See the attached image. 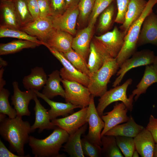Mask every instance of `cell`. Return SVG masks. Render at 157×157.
<instances>
[{"label": "cell", "mask_w": 157, "mask_h": 157, "mask_svg": "<svg viewBox=\"0 0 157 157\" xmlns=\"http://www.w3.org/2000/svg\"><path fill=\"white\" fill-rule=\"evenodd\" d=\"M0 122V135L9 143L11 149L21 157L30 156H25L24 150L25 145L29 141V134L32 132L29 123L18 116L14 118L6 117Z\"/></svg>", "instance_id": "cell-1"}, {"label": "cell", "mask_w": 157, "mask_h": 157, "mask_svg": "<svg viewBox=\"0 0 157 157\" xmlns=\"http://www.w3.org/2000/svg\"><path fill=\"white\" fill-rule=\"evenodd\" d=\"M69 136L66 131L56 126L52 133L44 139L30 136L28 143L35 157H65L59 152Z\"/></svg>", "instance_id": "cell-2"}, {"label": "cell", "mask_w": 157, "mask_h": 157, "mask_svg": "<svg viewBox=\"0 0 157 157\" xmlns=\"http://www.w3.org/2000/svg\"><path fill=\"white\" fill-rule=\"evenodd\" d=\"M157 0H148L140 17L129 28L125 36L122 47L116 58L120 67L136 51L137 42L143 22L146 17L153 11Z\"/></svg>", "instance_id": "cell-3"}, {"label": "cell", "mask_w": 157, "mask_h": 157, "mask_svg": "<svg viewBox=\"0 0 157 157\" xmlns=\"http://www.w3.org/2000/svg\"><path fill=\"white\" fill-rule=\"evenodd\" d=\"M119 68L116 58L110 57L99 69L91 74L87 87L91 94L94 97H100L104 94L107 91V85L110 78Z\"/></svg>", "instance_id": "cell-4"}, {"label": "cell", "mask_w": 157, "mask_h": 157, "mask_svg": "<svg viewBox=\"0 0 157 157\" xmlns=\"http://www.w3.org/2000/svg\"><path fill=\"white\" fill-rule=\"evenodd\" d=\"M131 78L127 79L122 85H117L107 91L99 99L97 110L101 117L103 115L105 108L113 102L121 101L125 105L128 110L131 112L133 109V96L131 94L128 97L126 91L128 87L132 83Z\"/></svg>", "instance_id": "cell-5"}, {"label": "cell", "mask_w": 157, "mask_h": 157, "mask_svg": "<svg viewBox=\"0 0 157 157\" xmlns=\"http://www.w3.org/2000/svg\"><path fill=\"white\" fill-rule=\"evenodd\" d=\"M155 56L154 51L149 49L136 51L120 67V69L117 73L118 76L113 83V87L119 85L126 73L131 69L152 64Z\"/></svg>", "instance_id": "cell-6"}, {"label": "cell", "mask_w": 157, "mask_h": 157, "mask_svg": "<svg viewBox=\"0 0 157 157\" xmlns=\"http://www.w3.org/2000/svg\"><path fill=\"white\" fill-rule=\"evenodd\" d=\"M66 102H69L82 108L87 107L89 104L91 94L87 87L77 82L63 79Z\"/></svg>", "instance_id": "cell-7"}, {"label": "cell", "mask_w": 157, "mask_h": 157, "mask_svg": "<svg viewBox=\"0 0 157 157\" xmlns=\"http://www.w3.org/2000/svg\"><path fill=\"white\" fill-rule=\"evenodd\" d=\"M94 97L91 95L88 106L86 121L89 126V131L87 135H85L90 141L101 147V133L104 128L105 123L97 112Z\"/></svg>", "instance_id": "cell-8"}, {"label": "cell", "mask_w": 157, "mask_h": 157, "mask_svg": "<svg viewBox=\"0 0 157 157\" xmlns=\"http://www.w3.org/2000/svg\"><path fill=\"white\" fill-rule=\"evenodd\" d=\"M46 47L63 65V67L60 71L63 79L77 82L88 87L90 80L88 76L76 69L65 58L63 53L53 48L48 46Z\"/></svg>", "instance_id": "cell-9"}, {"label": "cell", "mask_w": 157, "mask_h": 157, "mask_svg": "<svg viewBox=\"0 0 157 157\" xmlns=\"http://www.w3.org/2000/svg\"><path fill=\"white\" fill-rule=\"evenodd\" d=\"M126 34L115 26L111 31L95 36V39L103 45L112 57L116 58L122 47Z\"/></svg>", "instance_id": "cell-10"}, {"label": "cell", "mask_w": 157, "mask_h": 157, "mask_svg": "<svg viewBox=\"0 0 157 157\" xmlns=\"http://www.w3.org/2000/svg\"><path fill=\"white\" fill-rule=\"evenodd\" d=\"M54 29L52 17H39L21 27L20 30L29 35L37 37L43 43Z\"/></svg>", "instance_id": "cell-11"}, {"label": "cell", "mask_w": 157, "mask_h": 157, "mask_svg": "<svg viewBox=\"0 0 157 157\" xmlns=\"http://www.w3.org/2000/svg\"><path fill=\"white\" fill-rule=\"evenodd\" d=\"M88 107L82 108L79 111L68 116L51 120L53 124L72 134L87 123L86 116Z\"/></svg>", "instance_id": "cell-12"}, {"label": "cell", "mask_w": 157, "mask_h": 157, "mask_svg": "<svg viewBox=\"0 0 157 157\" xmlns=\"http://www.w3.org/2000/svg\"><path fill=\"white\" fill-rule=\"evenodd\" d=\"M79 15L78 6L67 8L61 14L52 17L54 28L65 31L72 35H75Z\"/></svg>", "instance_id": "cell-13"}, {"label": "cell", "mask_w": 157, "mask_h": 157, "mask_svg": "<svg viewBox=\"0 0 157 157\" xmlns=\"http://www.w3.org/2000/svg\"><path fill=\"white\" fill-rule=\"evenodd\" d=\"M12 84L14 93L11 96V100L12 104L16 110L17 116H30L31 112L28 108V105L31 100L33 99L35 92L31 90L21 91L16 81H14Z\"/></svg>", "instance_id": "cell-14"}, {"label": "cell", "mask_w": 157, "mask_h": 157, "mask_svg": "<svg viewBox=\"0 0 157 157\" xmlns=\"http://www.w3.org/2000/svg\"><path fill=\"white\" fill-rule=\"evenodd\" d=\"M128 110L123 102L117 103L112 110L102 115L101 117L104 122L105 126L101 132V137L114 126L128 121L130 118L127 115Z\"/></svg>", "instance_id": "cell-15"}, {"label": "cell", "mask_w": 157, "mask_h": 157, "mask_svg": "<svg viewBox=\"0 0 157 157\" xmlns=\"http://www.w3.org/2000/svg\"><path fill=\"white\" fill-rule=\"evenodd\" d=\"M150 44L157 46V15L153 11L144 19L137 42V46Z\"/></svg>", "instance_id": "cell-16"}, {"label": "cell", "mask_w": 157, "mask_h": 157, "mask_svg": "<svg viewBox=\"0 0 157 157\" xmlns=\"http://www.w3.org/2000/svg\"><path fill=\"white\" fill-rule=\"evenodd\" d=\"M110 57H111L99 42L95 39L91 41L87 63L90 75L99 69Z\"/></svg>", "instance_id": "cell-17"}, {"label": "cell", "mask_w": 157, "mask_h": 157, "mask_svg": "<svg viewBox=\"0 0 157 157\" xmlns=\"http://www.w3.org/2000/svg\"><path fill=\"white\" fill-rule=\"evenodd\" d=\"M73 38L70 34L54 28L43 45L53 48L63 53L72 49Z\"/></svg>", "instance_id": "cell-18"}, {"label": "cell", "mask_w": 157, "mask_h": 157, "mask_svg": "<svg viewBox=\"0 0 157 157\" xmlns=\"http://www.w3.org/2000/svg\"><path fill=\"white\" fill-rule=\"evenodd\" d=\"M93 28L88 25L79 31L73 38L72 49L86 60L89 56Z\"/></svg>", "instance_id": "cell-19"}, {"label": "cell", "mask_w": 157, "mask_h": 157, "mask_svg": "<svg viewBox=\"0 0 157 157\" xmlns=\"http://www.w3.org/2000/svg\"><path fill=\"white\" fill-rule=\"evenodd\" d=\"M135 149L142 157H153L156 143L146 128L134 138Z\"/></svg>", "instance_id": "cell-20"}, {"label": "cell", "mask_w": 157, "mask_h": 157, "mask_svg": "<svg viewBox=\"0 0 157 157\" xmlns=\"http://www.w3.org/2000/svg\"><path fill=\"white\" fill-rule=\"evenodd\" d=\"M33 91L38 97L43 99L50 106V109L48 112L51 120L60 116H67L68 114L72 113L75 108H82L80 106L74 105L69 102L64 103L52 101L38 91Z\"/></svg>", "instance_id": "cell-21"}, {"label": "cell", "mask_w": 157, "mask_h": 157, "mask_svg": "<svg viewBox=\"0 0 157 157\" xmlns=\"http://www.w3.org/2000/svg\"><path fill=\"white\" fill-rule=\"evenodd\" d=\"M37 97L35 93L33 99L35 103L34 108L35 120L34 123L31 127L32 132L37 129H39V133L41 132L45 129H54L56 126L50 121L48 112V110L42 105Z\"/></svg>", "instance_id": "cell-22"}, {"label": "cell", "mask_w": 157, "mask_h": 157, "mask_svg": "<svg viewBox=\"0 0 157 157\" xmlns=\"http://www.w3.org/2000/svg\"><path fill=\"white\" fill-rule=\"evenodd\" d=\"M146 0H131L126 13L124 21L119 28L126 34L129 28L141 16L147 5Z\"/></svg>", "instance_id": "cell-23"}, {"label": "cell", "mask_w": 157, "mask_h": 157, "mask_svg": "<svg viewBox=\"0 0 157 157\" xmlns=\"http://www.w3.org/2000/svg\"><path fill=\"white\" fill-rule=\"evenodd\" d=\"M88 123H86L74 133L69 135L65 144L63 146V150L70 157H84L82 150L81 136L86 131Z\"/></svg>", "instance_id": "cell-24"}, {"label": "cell", "mask_w": 157, "mask_h": 157, "mask_svg": "<svg viewBox=\"0 0 157 157\" xmlns=\"http://www.w3.org/2000/svg\"><path fill=\"white\" fill-rule=\"evenodd\" d=\"M47 78L43 68L41 67H35L31 69L29 74L24 77L22 83L27 90L39 91L45 85Z\"/></svg>", "instance_id": "cell-25"}, {"label": "cell", "mask_w": 157, "mask_h": 157, "mask_svg": "<svg viewBox=\"0 0 157 157\" xmlns=\"http://www.w3.org/2000/svg\"><path fill=\"white\" fill-rule=\"evenodd\" d=\"M2 23L0 26L19 29L21 28L13 1L1 2Z\"/></svg>", "instance_id": "cell-26"}, {"label": "cell", "mask_w": 157, "mask_h": 157, "mask_svg": "<svg viewBox=\"0 0 157 157\" xmlns=\"http://www.w3.org/2000/svg\"><path fill=\"white\" fill-rule=\"evenodd\" d=\"M48 77L42 93L50 99L58 95L64 98L65 92L60 84L63 79L60 71L57 70L53 71L48 75Z\"/></svg>", "instance_id": "cell-27"}, {"label": "cell", "mask_w": 157, "mask_h": 157, "mask_svg": "<svg viewBox=\"0 0 157 157\" xmlns=\"http://www.w3.org/2000/svg\"><path fill=\"white\" fill-rule=\"evenodd\" d=\"M144 128L142 126L137 124L133 117L131 116L128 121L114 126L108 131L104 135L134 138Z\"/></svg>", "instance_id": "cell-28"}, {"label": "cell", "mask_w": 157, "mask_h": 157, "mask_svg": "<svg viewBox=\"0 0 157 157\" xmlns=\"http://www.w3.org/2000/svg\"><path fill=\"white\" fill-rule=\"evenodd\" d=\"M157 83V72L152 64L146 65L143 76L133 90L131 94L135 96L136 101L141 94L146 93L147 88L152 84Z\"/></svg>", "instance_id": "cell-29"}, {"label": "cell", "mask_w": 157, "mask_h": 157, "mask_svg": "<svg viewBox=\"0 0 157 157\" xmlns=\"http://www.w3.org/2000/svg\"><path fill=\"white\" fill-rule=\"evenodd\" d=\"M41 45L31 41L19 40L0 44V55L12 54L24 49H33Z\"/></svg>", "instance_id": "cell-30"}, {"label": "cell", "mask_w": 157, "mask_h": 157, "mask_svg": "<svg viewBox=\"0 0 157 157\" xmlns=\"http://www.w3.org/2000/svg\"><path fill=\"white\" fill-rule=\"evenodd\" d=\"M102 156L124 157L118 146L115 136L104 135L101 137Z\"/></svg>", "instance_id": "cell-31"}, {"label": "cell", "mask_w": 157, "mask_h": 157, "mask_svg": "<svg viewBox=\"0 0 157 157\" xmlns=\"http://www.w3.org/2000/svg\"><path fill=\"white\" fill-rule=\"evenodd\" d=\"M13 38L27 40L43 45L42 42L36 37L29 35L19 29L10 28L0 26V38Z\"/></svg>", "instance_id": "cell-32"}, {"label": "cell", "mask_w": 157, "mask_h": 157, "mask_svg": "<svg viewBox=\"0 0 157 157\" xmlns=\"http://www.w3.org/2000/svg\"><path fill=\"white\" fill-rule=\"evenodd\" d=\"M21 27L34 20L29 10L27 0H13Z\"/></svg>", "instance_id": "cell-33"}, {"label": "cell", "mask_w": 157, "mask_h": 157, "mask_svg": "<svg viewBox=\"0 0 157 157\" xmlns=\"http://www.w3.org/2000/svg\"><path fill=\"white\" fill-rule=\"evenodd\" d=\"M63 54L76 69L89 77L90 73L88 67L86 60L73 49L63 53Z\"/></svg>", "instance_id": "cell-34"}, {"label": "cell", "mask_w": 157, "mask_h": 157, "mask_svg": "<svg viewBox=\"0 0 157 157\" xmlns=\"http://www.w3.org/2000/svg\"><path fill=\"white\" fill-rule=\"evenodd\" d=\"M114 13V6L111 4L101 14L97 27L99 32L104 33L108 30L112 24Z\"/></svg>", "instance_id": "cell-35"}, {"label": "cell", "mask_w": 157, "mask_h": 157, "mask_svg": "<svg viewBox=\"0 0 157 157\" xmlns=\"http://www.w3.org/2000/svg\"><path fill=\"white\" fill-rule=\"evenodd\" d=\"M9 91L4 88L0 89V113L7 115L10 118L17 116L16 110L10 105L8 101Z\"/></svg>", "instance_id": "cell-36"}, {"label": "cell", "mask_w": 157, "mask_h": 157, "mask_svg": "<svg viewBox=\"0 0 157 157\" xmlns=\"http://www.w3.org/2000/svg\"><path fill=\"white\" fill-rule=\"evenodd\" d=\"M117 144L125 157H132L135 150L134 138L124 136H115Z\"/></svg>", "instance_id": "cell-37"}, {"label": "cell", "mask_w": 157, "mask_h": 157, "mask_svg": "<svg viewBox=\"0 0 157 157\" xmlns=\"http://www.w3.org/2000/svg\"><path fill=\"white\" fill-rule=\"evenodd\" d=\"M81 146L85 156L100 157L102 156L101 146L88 140L85 135L81 139Z\"/></svg>", "instance_id": "cell-38"}, {"label": "cell", "mask_w": 157, "mask_h": 157, "mask_svg": "<svg viewBox=\"0 0 157 157\" xmlns=\"http://www.w3.org/2000/svg\"><path fill=\"white\" fill-rule=\"evenodd\" d=\"M113 0H95L88 25L94 27L98 17L111 4Z\"/></svg>", "instance_id": "cell-39"}, {"label": "cell", "mask_w": 157, "mask_h": 157, "mask_svg": "<svg viewBox=\"0 0 157 157\" xmlns=\"http://www.w3.org/2000/svg\"><path fill=\"white\" fill-rule=\"evenodd\" d=\"M95 0H79L78 6L79 17L84 22L87 20L93 10Z\"/></svg>", "instance_id": "cell-40"}, {"label": "cell", "mask_w": 157, "mask_h": 157, "mask_svg": "<svg viewBox=\"0 0 157 157\" xmlns=\"http://www.w3.org/2000/svg\"><path fill=\"white\" fill-rule=\"evenodd\" d=\"M131 0H116L117 13L115 22L122 24L124 22L125 15Z\"/></svg>", "instance_id": "cell-41"}, {"label": "cell", "mask_w": 157, "mask_h": 157, "mask_svg": "<svg viewBox=\"0 0 157 157\" xmlns=\"http://www.w3.org/2000/svg\"><path fill=\"white\" fill-rule=\"evenodd\" d=\"M52 17L63 13L66 9L65 0H50Z\"/></svg>", "instance_id": "cell-42"}, {"label": "cell", "mask_w": 157, "mask_h": 157, "mask_svg": "<svg viewBox=\"0 0 157 157\" xmlns=\"http://www.w3.org/2000/svg\"><path fill=\"white\" fill-rule=\"evenodd\" d=\"M40 10V16L41 17H52L49 1L47 0H38Z\"/></svg>", "instance_id": "cell-43"}, {"label": "cell", "mask_w": 157, "mask_h": 157, "mask_svg": "<svg viewBox=\"0 0 157 157\" xmlns=\"http://www.w3.org/2000/svg\"><path fill=\"white\" fill-rule=\"evenodd\" d=\"M146 128L151 133L155 143H157V118L151 115Z\"/></svg>", "instance_id": "cell-44"}, {"label": "cell", "mask_w": 157, "mask_h": 157, "mask_svg": "<svg viewBox=\"0 0 157 157\" xmlns=\"http://www.w3.org/2000/svg\"><path fill=\"white\" fill-rule=\"evenodd\" d=\"M28 8L34 20L40 16V10L38 0H27Z\"/></svg>", "instance_id": "cell-45"}, {"label": "cell", "mask_w": 157, "mask_h": 157, "mask_svg": "<svg viewBox=\"0 0 157 157\" xmlns=\"http://www.w3.org/2000/svg\"><path fill=\"white\" fill-rule=\"evenodd\" d=\"M0 157H21L18 155L13 154L9 150L1 140H0Z\"/></svg>", "instance_id": "cell-46"}, {"label": "cell", "mask_w": 157, "mask_h": 157, "mask_svg": "<svg viewBox=\"0 0 157 157\" xmlns=\"http://www.w3.org/2000/svg\"><path fill=\"white\" fill-rule=\"evenodd\" d=\"M65 1L67 9L78 6L79 0H65Z\"/></svg>", "instance_id": "cell-47"}, {"label": "cell", "mask_w": 157, "mask_h": 157, "mask_svg": "<svg viewBox=\"0 0 157 157\" xmlns=\"http://www.w3.org/2000/svg\"><path fill=\"white\" fill-rule=\"evenodd\" d=\"M3 72V68H1L0 70V89L3 88L6 84L5 81L2 78Z\"/></svg>", "instance_id": "cell-48"}, {"label": "cell", "mask_w": 157, "mask_h": 157, "mask_svg": "<svg viewBox=\"0 0 157 157\" xmlns=\"http://www.w3.org/2000/svg\"><path fill=\"white\" fill-rule=\"evenodd\" d=\"M8 65L7 62L3 60L2 58H0V69L7 66Z\"/></svg>", "instance_id": "cell-49"}, {"label": "cell", "mask_w": 157, "mask_h": 157, "mask_svg": "<svg viewBox=\"0 0 157 157\" xmlns=\"http://www.w3.org/2000/svg\"><path fill=\"white\" fill-rule=\"evenodd\" d=\"M152 65L157 72V56H155L154 62Z\"/></svg>", "instance_id": "cell-50"}, {"label": "cell", "mask_w": 157, "mask_h": 157, "mask_svg": "<svg viewBox=\"0 0 157 157\" xmlns=\"http://www.w3.org/2000/svg\"><path fill=\"white\" fill-rule=\"evenodd\" d=\"M139 154L138 151L136 150H135L133 153L132 157H138L139 156Z\"/></svg>", "instance_id": "cell-51"}, {"label": "cell", "mask_w": 157, "mask_h": 157, "mask_svg": "<svg viewBox=\"0 0 157 157\" xmlns=\"http://www.w3.org/2000/svg\"><path fill=\"white\" fill-rule=\"evenodd\" d=\"M153 157H157V143H156L155 144Z\"/></svg>", "instance_id": "cell-52"}, {"label": "cell", "mask_w": 157, "mask_h": 157, "mask_svg": "<svg viewBox=\"0 0 157 157\" xmlns=\"http://www.w3.org/2000/svg\"><path fill=\"white\" fill-rule=\"evenodd\" d=\"M13 0H0V2H2L6 1H13Z\"/></svg>", "instance_id": "cell-53"}, {"label": "cell", "mask_w": 157, "mask_h": 157, "mask_svg": "<svg viewBox=\"0 0 157 157\" xmlns=\"http://www.w3.org/2000/svg\"><path fill=\"white\" fill-rule=\"evenodd\" d=\"M47 0L49 1L50 2V0Z\"/></svg>", "instance_id": "cell-54"}]
</instances>
